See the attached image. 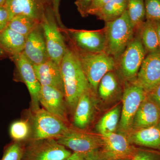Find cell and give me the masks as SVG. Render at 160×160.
I'll return each instance as SVG.
<instances>
[{
    "label": "cell",
    "instance_id": "cell-12",
    "mask_svg": "<svg viewBox=\"0 0 160 160\" xmlns=\"http://www.w3.org/2000/svg\"><path fill=\"white\" fill-rule=\"evenodd\" d=\"M16 66L21 81L25 83L31 96L33 109L39 108L41 86L36 76L33 65L22 52L9 57Z\"/></svg>",
    "mask_w": 160,
    "mask_h": 160
},
{
    "label": "cell",
    "instance_id": "cell-4",
    "mask_svg": "<svg viewBox=\"0 0 160 160\" xmlns=\"http://www.w3.org/2000/svg\"><path fill=\"white\" fill-rule=\"evenodd\" d=\"M41 25L44 32L49 59L60 66L68 46L51 6L46 9L41 21Z\"/></svg>",
    "mask_w": 160,
    "mask_h": 160
},
{
    "label": "cell",
    "instance_id": "cell-3",
    "mask_svg": "<svg viewBox=\"0 0 160 160\" xmlns=\"http://www.w3.org/2000/svg\"><path fill=\"white\" fill-rule=\"evenodd\" d=\"M72 48L79 58L92 91H98V86L102 78L107 72L115 70V60L104 52L89 53Z\"/></svg>",
    "mask_w": 160,
    "mask_h": 160
},
{
    "label": "cell",
    "instance_id": "cell-36",
    "mask_svg": "<svg viewBox=\"0 0 160 160\" xmlns=\"http://www.w3.org/2000/svg\"><path fill=\"white\" fill-rule=\"evenodd\" d=\"M147 95L160 108V84Z\"/></svg>",
    "mask_w": 160,
    "mask_h": 160
},
{
    "label": "cell",
    "instance_id": "cell-33",
    "mask_svg": "<svg viewBox=\"0 0 160 160\" xmlns=\"http://www.w3.org/2000/svg\"><path fill=\"white\" fill-rule=\"evenodd\" d=\"M9 21V13L6 6H0V31L7 27Z\"/></svg>",
    "mask_w": 160,
    "mask_h": 160
},
{
    "label": "cell",
    "instance_id": "cell-9",
    "mask_svg": "<svg viewBox=\"0 0 160 160\" xmlns=\"http://www.w3.org/2000/svg\"><path fill=\"white\" fill-rule=\"evenodd\" d=\"M147 93L134 82L127 84L124 89L122 108L119 121V129L123 132L131 131L135 115Z\"/></svg>",
    "mask_w": 160,
    "mask_h": 160
},
{
    "label": "cell",
    "instance_id": "cell-17",
    "mask_svg": "<svg viewBox=\"0 0 160 160\" xmlns=\"http://www.w3.org/2000/svg\"><path fill=\"white\" fill-rule=\"evenodd\" d=\"M160 120V108L147 95L141 103L132 122V129L157 126Z\"/></svg>",
    "mask_w": 160,
    "mask_h": 160
},
{
    "label": "cell",
    "instance_id": "cell-20",
    "mask_svg": "<svg viewBox=\"0 0 160 160\" xmlns=\"http://www.w3.org/2000/svg\"><path fill=\"white\" fill-rule=\"evenodd\" d=\"M128 139L130 144L160 151V129L157 126L133 130Z\"/></svg>",
    "mask_w": 160,
    "mask_h": 160
},
{
    "label": "cell",
    "instance_id": "cell-15",
    "mask_svg": "<svg viewBox=\"0 0 160 160\" xmlns=\"http://www.w3.org/2000/svg\"><path fill=\"white\" fill-rule=\"evenodd\" d=\"M39 101L44 109L67 123V105L63 92L51 86H42Z\"/></svg>",
    "mask_w": 160,
    "mask_h": 160
},
{
    "label": "cell",
    "instance_id": "cell-7",
    "mask_svg": "<svg viewBox=\"0 0 160 160\" xmlns=\"http://www.w3.org/2000/svg\"><path fill=\"white\" fill-rule=\"evenodd\" d=\"M30 141L24 148L22 160H64L72 154L55 138Z\"/></svg>",
    "mask_w": 160,
    "mask_h": 160
},
{
    "label": "cell",
    "instance_id": "cell-42",
    "mask_svg": "<svg viewBox=\"0 0 160 160\" xmlns=\"http://www.w3.org/2000/svg\"><path fill=\"white\" fill-rule=\"evenodd\" d=\"M157 126L160 129V120L158 124V125Z\"/></svg>",
    "mask_w": 160,
    "mask_h": 160
},
{
    "label": "cell",
    "instance_id": "cell-26",
    "mask_svg": "<svg viewBox=\"0 0 160 160\" xmlns=\"http://www.w3.org/2000/svg\"><path fill=\"white\" fill-rule=\"evenodd\" d=\"M120 110L116 107L103 116L96 126V129L101 135L115 132L119 122Z\"/></svg>",
    "mask_w": 160,
    "mask_h": 160
},
{
    "label": "cell",
    "instance_id": "cell-24",
    "mask_svg": "<svg viewBox=\"0 0 160 160\" xmlns=\"http://www.w3.org/2000/svg\"><path fill=\"white\" fill-rule=\"evenodd\" d=\"M114 71L107 72L102 78L99 84L98 92L103 100L110 98L119 90L118 78Z\"/></svg>",
    "mask_w": 160,
    "mask_h": 160
},
{
    "label": "cell",
    "instance_id": "cell-10",
    "mask_svg": "<svg viewBox=\"0 0 160 160\" xmlns=\"http://www.w3.org/2000/svg\"><path fill=\"white\" fill-rule=\"evenodd\" d=\"M58 142L74 152L84 155L98 151L102 147V137L69 129L56 138Z\"/></svg>",
    "mask_w": 160,
    "mask_h": 160
},
{
    "label": "cell",
    "instance_id": "cell-13",
    "mask_svg": "<svg viewBox=\"0 0 160 160\" xmlns=\"http://www.w3.org/2000/svg\"><path fill=\"white\" fill-rule=\"evenodd\" d=\"M147 93L160 84V53H149L146 56L134 82Z\"/></svg>",
    "mask_w": 160,
    "mask_h": 160
},
{
    "label": "cell",
    "instance_id": "cell-11",
    "mask_svg": "<svg viewBox=\"0 0 160 160\" xmlns=\"http://www.w3.org/2000/svg\"><path fill=\"white\" fill-rule=\"evenodd\" d=\"M103 146L99 156L102 160L131 159L135 151L128 138L115 132L102 135Z\"/></svg>",
    "mask_w": 160,
    "mask_h": 160
},
{
    "label": "cell",
    "instance_id": "cell-18",
    "mask_svg": "<svg viewBox=\"0 0 160 160\" xmlns=\"http://www.w3.org/2000/svg\"><path fill=\"white\" fill-rule=\"evenodd\" d=\"M33 67L36 76L41 86L54 87L64 94L59 65L49 59L40 65H33Z\"/></svg>",
    "mask_w": 160,
    "mask_h": 160
},
{
    "label": "cell",
    "instance_id": "cell-28",
    "mask_svg": "<svg viewBox=\"0 0 160 160\" xmlns=\"http://www.w3.org/2000/svg\"><path fill=\"white\" fill-rule=\"evenodd\" d=\"M31 132L30 123L26 120L13 122L10 126L9 133L14 142H20L29 138Z\"/></svg>",
    "mask_w": 160,
    "mask_h": 160
},
{
    "label": "cell",
    "instance_id": "cell-35",
    "mask_svg": "<svg viewBox=\"0 0 160 160\" xmlns=\"http://www.w3.org/2000/svg\"><path fill=\"white\" fill-rule=\"evenodd\" d=\"M111 0H92L88 11V15H91L105 6Z\"/></svg>",
    "mask_w": 160,
    "mask_h": 160
},
{
    "label": "cell",
    "instance_id": "cell-34",
    "mask_svg": "<svg viewBox=\"0 0 160 160\" xmlns=\"http://www.w3.org/2000/svg\"><path fill=\"white\" fill-rule=\"evenodd\" d=\"M50 1H51L52 9L54 11L56 18L59 26L61 29H65L66 28L62 22L61 15H60L59 7L61 0H50Z\"/></svg>",
    "mask_w": 160,
    "mask_h": 160
},
{
    "label": "cell",
    "instance_id": "cell-25",
    "mask_svg": "<svg viewBox=\"0 0 160 160\" xmlns=\"http://www.w3.org/2000/svg\"><path fill=\"white\" fill-rule=\"evenodd\" d=\"M127 11L132 26L136 32L146 20L144 0H129Z\"/></svg>",
    "mask_w": 160,
    "mask_h": 160
},
{
    "label": "cell",
    "instance_id": "cell-43",
    "mask_svg": "<svg viewBox=\"0 0 160 160\" xmlns=\"http://www.w3.org/2000/svg\"><path fill=\"white\" fill-rule=\"evenodd\" d=\"M127 159H125V160H127Z\"/></svg>",
    "mask_w": 160,
    "mask_h": 160
},
{
    "label": "cell",
    "instance_id": "cell-37",
    "mask_svg": "<svg viewBox=\"0 0 160 160\" xmlns=\"http://www.w3.org/2000/svg\"><path fill=\"white\" fill-rule=\"evenodd\" d=\"M85 160H102L99 156L98 151L84 155Z\"/></svg>",
    "mask_w": 160,
    "mask_h": 160
},
{
    "label": "cell",
    "instance_id": "cell-38",
    "mask_svg": "<svg viewBox=\"0 0 160 160\" xmlns=\"http://www.w3.org/2000/svg\"><path fill=\"white\" fill-rule=\"evenodd\" d=\"M64 160H85V159L84 154L74 152L69 157Z\"/></svg>",
    "mask_w": 160,
    "mask_h": 160
},
{
    "label": "cell",
    "instance_id": "cell-30",
    "mask_svg": "<svg viewBox=\"0 0 160 160\" xmlns=\"http://www.w3.org/2000/svg\"><path fill=\"white\" fill-rule=\"evenodd\" d=\"M146 20H160V0H144Z\"/></svg>",
    "mask_w": 160,
    "mask_h": 160
},
{
    "label": "cell",
    "instance_id": "cell-27",
    "mask_svg": "<svg viewBox=\"0 0 160 160\" xmlns=\"http://www.w3.org/2000/svg\"><path fill=\"white\" fill-rule=\"evenodd\" d=\"M41 22L25 15L16 16L9 21L7 27L20 34L27 37L39 26Z\"/></svg>",
    "mask_w": 160,
    "mask_h": 160
},
{
    "label": "cell",
    "instance_id": "cell-39",
    "mask_svg": "<svg viewBox=\"0 0 160 160\" xmlns=\"http://www.w3.org/2000/svg\"><path fill=\"white\" fill-rule=\"evenodd\" d=\"M154 21L155 22L157 30L158 37L159 43V52L160 53V20Z\"/></svg>",
    "mask_w": 160,
    "mask_h": 160
},
{
    "label": "cell",
    "instance_id": "cell-19",
    "mask_svg": "<svg viewBox=\"0 0 160 160\" xmlns=\"http://www.w3.org/2000/svg\"><path fill=\"white\" fill-rule=\"evenodd\" d=\"M92 92L89 89L81 96L74 109L73 123L80 129H86L92 120L94 106Z\"/></svg>",
    "mask_w": 160,
    "mask_h": 160
},
{
    "label": "cell",
    "instance_id": "cell-31",
    "mask_svg": "<svg viewBox=\"0 0 160 160\" xmlns=\"http://www.w3.org/2000/svg\"><path fill=\"white\" fill-rule=\"evenodd\" d=\"M131 160H160V151L149 149L135 150Z\"/></svg>",
    "mask_w": 160,
    "mask_h": 160
},
{
    "label": "cell",
    "instance_id": "cell-14",
    "mask_svg": "<svg viewBox=\"0 0 160 160\" xmlns=\"http://www.w3.org/2000/svg\"><path fill=\"white\" fill-rule=\"evenodd\" d=\"M5 6L9 12L10 21L22 15L41 22L46 9L52 6V4L50 0H7Z\"/></svg>",
    "mask_w": 160,
    "mask_h": 160
},
{
    "label": "cell",
    "instance_id": "cell-23",
    "mask_svg": "<svg viewBox=\"0 0 160 160\" xmlns=\"http://www.w3.org/2000/svg\"><path fill=\"white\" fill-rule=\"evenodd\" d=\"M129 0H111L92 15L105 22H110L121 17L127 10Z\"/></svg>",
    "mask_w": 160,
    "mask_h": 160
},
{
    "label": "cell",
    "instance_id": "cell-5",
    "mask_svg": "<svg viewBox=\"0 0 160 160\" xmlns=\"http://www.w3.org/2000/svg\"><path fill=\"white\" fill-rule=\"evenodd\" d=\"M30 120V140L57 138L69 129L67 124L46 109H33Z\"/></svg>",
    "mask_w": 160,
    "mask_h": 160
},
{
    "label": "cell",
    "instance_id": "cell-40",
    "mask_svg": "<svg viewBox=\"0 0 160 160\" xmlns=\"http://www.w3.org/2000/svg\"><path fill=\"white\" fill-rule=\"evenodd\" d=\"M6 57H9V55L3 50L2 49L0 48V58Z\"/></svg>",
    "mask_w": 160,
    "mask_h": 160
},
{
    "label": "cell",
    "instance_id": "cell-41",
    "mask_svg": "<svg viewBox=\"0 0 160 160\" xmlns=\"http://www.w3.org/2000/svg\"><path fill=\"white\" fill-rule=\"evenodd\" d=\"M7 0H0V6H4Z\"/></svg>",
    "mask_w": 160,
    "mask_h": 160
},
{
    "label": "cell",
    "instance_id": "cell-21",
    "mask_svg": "<svg viewBox=\"0 0 160 160\" xmlns=\"http://www.w3.org/2000/svg\"><path fill=\"white\" fill-rule=\"evenodd\" d=\"M26 37L6 27L0 31V48L9 57L22 52Z\"/></svg>",
    "mask_w": 160,
    "mask_h": 160
},
{
    "label": "cell",
    "instance_id": "cell-1",
    "mask_svg": "<svg viewBox=\"0 0 160 160\" xmlns=\"http://www.w3.org/2000/svg\"><path fill=\"white\" fill-rule=\"evenodd\" d=\"M60 66L66 104L74 111L81 96L91 88L77 54L69 46Z\"/></svg>",
    "mask_w": 160,
    "mask_h": 160
},
{
    "label": "cell",
    "instance_id": "cell-6",
    "mask_svg": "<svg viewBox=\"0 0 160 160\" xmlns=\"http://www.w3.org/2000/svg\"><path fill=\"white\" fill-rule=\"evenodd\" d=\"M146 52L138 32L120 57L116 61V69L126 82H132L137 77Z\"/></svg>",
    "mask_w": 160,
    "mask_h": 160
},
{
    "label": "cell",
    "instance_id": "cell-29",
    "mask_svg": "<svg viewBox=\"0 0 160 160\" xmlns=\"http://www.w3.org/2000/svg\"><path fill=\"white\" fill-rule=\"evenodd\" d=\"M24 147L20 142H14L6 147L1 160H22Z\"/></svg>",
    "mask_w": 160,
    "mask_h": 160
},
{
    "label": "cell",
    "instance_id": "cell-22",
    "mask_svg": "<svg viewBox=\"0 0 160 160\" xmlns=\"http://www.w3.org/2000/svg\"><path fill=\"white\" fill-rule=\"evenodd\" d=\"M136 32L147 54L160 53L158 37L154 21L146 20Z\"/></svg>",
    "mask_w": 160,
    "mask_h": 160
},
{
    "label": "cell",
    "instance_id": "cell-2",
    "mask_svg": "<svg viewBox=\"0 0 160 160\" xmlns=\"http://www.w3.org/2000/svg\"><path fill=\"white\" fill-rule=\"evenodd\" d=\"M105 52L117 60L131 42L136 34L127 10L116 19L105 22Z\"/></svg>",
    "mask_w": 160,
    "mask_h": 160
},
{
    "label": "cell",
    "instance_id": "cell-16",
    "mask_svg": "<svg viewBox=\"0 0 160 160\" xmlns=\"http://www.w3.org/2000/svg\"><path fill=\"white\" fill-rule=\"evenodd\" d=\"M23 54L33 65H40L49 59L41 24L27 37Z\"/></svg>",
    "mask_w": 160,
    "mask_h": 160
},
{
    "label": "cell",
    "instance_id": "cell-8",
    "mask_svg": "<svg viewBox=\"0 0 160 160\" xmlns=\"http://www.w3.org/2000/svg\"><path fill=\"white\" fill-rule=\"evenodd\" d=\"M69 40V46L78 51L89 53L105 52L106 36L104 29L97 30L62 29Z\"/></svg>",
    "mask_w": 160,
    "mask_h": 160
},
{
    "label": "cell",
    "instance_id": "cell-32",
    "mask_svg": "<svg viewBox=\"0 0 160 160\" xmlns=\"http://www.w3.org/2000/svg\"><path fill=\"white\" fill-rule=\"evenodd\" d=\"M92 0H75V4L81 16L86 18L89 16L88 11Z\"/></svg>",
    "mask_w": 160,
    "mask_h": 160
}]
</instances>
